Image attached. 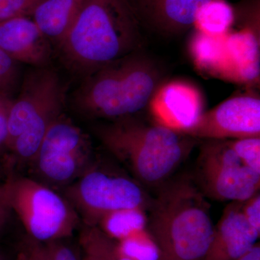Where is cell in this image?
<instances>
[{
  "mask_svg": "<svg viewBox=\"0 0 260 260\" xmlns=\"http://www.w3.org/2000/svg\"><path fill=\"white\" fill-rule=\"evenodd\" d=\"M140 28L129 0H84L56 51L67 69L83 78L140 50Z\"/></svg>",
  "mask_w": 260,
  "mask_h": 260,
  "instance_id": "1",
  "label": "cell"
},
{
  "mask_svg": "<svg viewBox=\"0 0 260 260\" xmlns=\"http://www.w3.org/2000/svg\"><path fill=\"white\" fill-rule=\"evenodd\" d=\"M157 189L145 229L158 248V260H202L215 229L206 197L186 174L171 177Z\"/></svg>",
  "mask_w": 260,
  "mask_h": 260,
  "instance_id": "2",
  "label": "cell"
},
{
  "mask_svg": "<svg viewBox=\"0 0 260 260\" xmlns=\"http://www.w3.org/2000/svg\"><path fill=\"white\" fill-rule=\"evenodd\" d=\"M94 133L104 148L143 186L158 188L189 156L198 140L135 116L99 124Z\"/></svg>",
  "mask_w": 260,
  "mask_h": 260,
  "instance_id": "3",
  "label": "cell"
},
{
  "mask_svg": "<svg viewBox=\"0 0 260 260\" xmlns=\"http://www.w3.org/2000/svg\"><path fill=\"white\" fill-rule=\"evenodd\" d=\"M162 77L158 65L140 49L84 77L72 104L90 119L112 121L135 116L148 107Z\"/></svg>",
  "mask_w": 260,
  "mask_h": 260,
  "instance_id": "4",
  "label": "cell"
},
{
  "mask_svg": "<svg viewBox=\"0 0 260 260\" xmlns=\"http://www.w3.org/2000/svg\"><path fill=\"white\" fill-rule=\"evenodd\" d=\"M5 205L23 223L28 237L41 242L71 237L80 216L68 199L30 178L10 176L0 186Z\"/></svg>",
  "mask_w": 260,
  "mask_h": 260,
  "instance_id": "5",
  "label": "cell"
},
{
  "mask_svg": "<svg viewBox=\"0 0 260 260\" xmlns=\"http://www.w3.org/2000/svg\"><path fill=\"white\" fill-rule=\"evenodd\" d=\"M152 198L134 178L95 167H89L67 190V199L89 226H97L107 215L120 210L147 212Z\"/></svg>",
  "mask_w": 260,
  "mask_h": 260,
  "instance_id": "6",
  "label": "cell"
},
{
  "mask_svg": "<svg viewBox=\"0 0 260 260\" xmlns=\"http://www.w3.org/2000/svg\"><path fill=\"white\" fill-rule=\"evenodd\" d=\"M192 177L214 200L242 202L259 192L260 174L246 167L228 140H205Z\"/></svg>",
  "mask_w": 260,
  "mask_h": 260,
  "instance_id": "7",
  "label": "cell"
},
{
  "mask_svg": "<svg viewBox=\"0 0 260 260\" xmlns=\"http://www.w3.org/2000/svg\"><path fill=\"white\" fill-rule=\"evenodd\" d=\"M90 158L88 137L61 114L49 127L31 162L43 179L62 185L80 177L90 167Z\"/></svg>",
  "mask_w": 260,
  "mask_h": 260,
  "instance_id": "8",
  "label": "cell"
},
{
  "mask_svg": "<svg viewBox=\"0 0 260 260\" xmlns=\"http://www.w3.org/2000/svg\"><path fill=\"white\" fill-rule=\"evenodd\" d=\"M182 134L196 140H231L260 137V99L244 94L203 112Z\"/></svg>",
  "mask_w": 260,
  "mask_h": 260,
  "instance_id": "9",
  "label": "cell"
},
{
  "mask_svg": "<svg viewBox=\"0 0 260 260\" xmlns=\"http://www.w3.org/2000/svg\"><path fill=\"white\" fill-rule=\"evenodd\" d=\"M64 99L65 86L57 72L49 66L29 70L24 77L20 94L10 109L6 148L10 150L38 116L52 108H63Z\"/></svg>",
  "mask_w": 260,
  "mask_h": 260,
  "instance_id": "10",
  "label": "cell"
},
{
  "mask_svg": "<svg viewBox=\"0 0 260 260\" xmlns=\"http://www.w3.org/2000/svg\"><path fill=\"white\" fill-rule=\"evenodd\" d=\"M148 107L154 123L181 133L194 125L205 112L199 89L182 80L161 84Z\"/></svg>",
  "mask_w": 260,
  "mask_h": 260,
  "instance_id": "11",
  "label": "cell"
},
{
  "mask_svg": "<svg viewBox=\"0 0 260 260\" xmlns=\"http://www.w3.org/2000/svg\"><path fill=\"white\" fill-rule=\"evenodd\" d=\"M52 44L32 19L16 17L0 22V49L16 62L49 66Z\"/></svg>",
  "mask_w": 260,
  "mask_h": 260,
  "instance_id": "12",
  "label": "cell"
},
{
  "mask_svg": "<svg viewBox=\"0 0 260 260\" xmlns=\"http://www.w3.org/2000/svg\"><path fill=\"white\" fill-rule=\"evenodd\" d=\"M260 232L246 221L242 202H231L215 225L213 239L202 260H237L251 249Z\"/></svg>",
  "mask_w": 260,
  "mask_h": 260,
  "instance_id": "13",
  "label": "cell"
},
{
  "mask_svg": "<svg viewBox=\"0 0 260 260\" xmlns=\"http://www.w3.org/2000/svg\"><path fill=\"white\" fill-rule=\"evenodd\" d=\"M211 0H129L140 24L165 36L184 34L194 27L203 5Z\"/></svg>",
  "mask_w": 260,
  "mask_h": 260,
  "instance_id": "14",
  "label": "cell"
},
{
  "mask_svg": "<svg viewBox=\"0 0 260 260\" xmlns=\"http://www.w3.org/2000/svg\"><path fill=\"white\" fill-rule=\"evenodd\" d=\"M259 32L251 28L229 32L225 36V55L221 79L246 85L259 83Z\"/></svg>",
  "mask_w": 260,
  "mask_h": 260,
  "instance_id": "15",
  "label": "cell"
},
{
  "mask_svg": "<svg viewBox=\"0 0 260 260\" xmlns=\"http://www.w3.org/2000/svg\"><path fill=\"white\" fill-rule=\"evenodd\" d=\"M84 0H44L31 17L53 46L57 47L73 25Z\"/></svg>",
  "mask_w": 260,
  "mask_h": 260,
  "instance_id": "16",
  "label": "cell"
},
{
  "mask_svg": "<svg viewBox=\"0 0 260 260\" xmlns=\"http://www.w3.org/2000/svg\"><path fill=\"white\" fill-rule=\"evenodd\" d=\"M225 36L213 37L198 30L193 34L189 43V53L200 72L220 78L225 55Z\"/></svg>",
  "mask_w": 260,
  "mask_h": 260,
  "instance_id": "17",
  "label": "cell"
},
{
  "mask_svg": "<svg viewBox=\"0 0 260 260\" xmlns=\"http://www.w3.org/2000/svg\"><path fill=\"white\" fill-rule=\"evenodd\" d=\"M234 12L224 0H211L198 11L194 24L198 31L223 37L230 32L234 23Z\"/></svg>",
  "mask_w": 260,
  "mask_h": 260,
  "instance_id": "18",
  "label": "cell"
},
{
  "mask_svg": "<svg viewBox=\"0 0 260 260\" xmlns=\"http://www.w3.org/2000/svg\"><path fill=\"white\" fill-rule=\"evenodd\" d=\"M147 212L140 209L120 210L107 215L97 227L113 239L121 240L146 229Z\"/></svg>",
  "mask_w": 260,
  "mask_h": 260,
  "instance_id": "19",
  "label": "cell"
},
{
  "mask_svg": "<svg viewBox=\"0 0 260 260\" xmlns=\"http://www.w3.org/2000/svg\"><path fill=\"white\" fill-rule=\"evenodd\" d=\"M81 249H86L100 260H136L124 255L117 242L97 226L85 225L80 236Z\"/></svg>",
  "mask_w": 260,
  "mask_h": 260,
  "instance_id": "20",
  "label": "cell"
},
{
  "mask_svg": "<svg viewBox=\"0 0 260 260\" xmlns=\"http://www.w3.org/2000/svg\"><path fill=\"white\" fill-rule=\"evenodd\" d=\"M20 254L26 260H82L78 251L63 240L41 242L28 237Z\"/></svg>",
  "mask_w": 260,
  "mask_h": 260,
  "instance_id": "21",
  "label": "cell"
},
{
  "mask_svg": "<svg viewBox=\"0 0 260 260\" xmlns=\"http://www.w3.org/2000/svg\"><path fill=\"white\" fill-rule=\"evenodd\" d=\"M124 255L136 260H158V248L146 229L135 233L117 242Z\"/></svg>",
  "mask_w": 260,
  "mask_h": 260,
  "instance_id": "22",
  "label": "cell"
},
{
  "mask_svg": "<svg viewBox=\"0 0 260 260\" xmlns=\"http://www.w3.org/2000/svg\"><path fill=\"white\" fill-rule=\"evenodd\" d=\"M228 141L246 167L260 174V137Z\"/></svg>",
  "mask_w": 260,
  "mask_h": 260,
  "instance_id": "23",
  "label": "cell"
},
{
  "mask_svg": "<svg viewBox=\"0 0 260 260\" xmlns=\"http://www.w3.org/2000/svg\"><path fill=\"white\" fill-rule=\"evenodd\" d=\"M44 0H0V22L16 17L31 16Z\"/></svg>",
  "mask_w": 260,
  "mask_h": 260,
  "instance_id": "24",
  "label": "cell"
},
{
  "mask_svg": "<svg viewBox=\"0 0 260 260\" xmlns=\"http://www.w3.org/2000/svg\"><path fill=\"white\" fill-rule=\"evenodd\" d=\"M16 63L0 49V93L8 94L16 85L18 77Z\"/></svg>",
  "mask_w": 260,
  "mask_h": 260,
  "instance_id": "25",
  "label": "cell"
},
{
  "mask_svg": "<svg viewBox=\"0 0 260 260\" xmlns=\"http://www.w3.org/2000/svg\"><path fill=\"white\" fill-rule=\"evenodd\" d=\"M242 211L246 221L251 227L260 232V194L253 195L242 201Z\"/></svg>",
  "mask_w": 260,
  "mask_h": 260,
  "instance_id": "26",
  "label": "cell"
},
{
  "mask_svg": "<svg viewBox=\"0 0 260 260\" xmlns=\"http://www.w3.org/2000/svg\"><path fill=\"white\" fill-rule=\"evenodd\" d=\"M13 102L8 94L0 93V148H6L8 118Z\"/></svg>",
  "mask_w": 260,
  "mask_h": 260,
  "instance_id": "27",
  "label": "cell"
},
{
  "mask_svg": "<svg viewBox=\"0 0 260 260\" xmlns=\"http://www.w3.org/2000/svg\"><path fill=\"white\" fill-rule=\"evenodd\" d=\"M237 260H260V245L257 242Z\"/></svg>",
  "mask_w": 260,
  "mask_h": 260,
  "instance_id": "28",
  "label": "cell"
},
{
  "mask_svg": "<svg viewBox=\"0 0 260 260\" xmlns=\"http://www.w3.org/2000/svg\"><path fill=\"white\" fill-rule=\"evenodd\" d=\"M10 213L9 208L5 205L3 200H2L1 196H0V230L6 223Z\"/></svg>",
  "mask_w": 260,
  "mask_h": 260,
  "instance_id": "29",
  "label": "cell"
},
{
  "mask_svg": "<svg viewBox=\"0 0 260 260\" xmlns=\"http://www.w3.org/2000/svg\"><path fill=\"white\" fill-rule=\"evenodd\" d=\"M82 251H83L82 260H100L96 256L94 255L93 254L86 250V249H82Z\"/></svg>",
  "mask_w": 260,
  "mask_h": 260,
  "instance_id": "30",
  "label": "cell"
},
{
  "mask_svg": "<svg viewBox=\"0 0 260 260\" xmlns=\"http://www.w3.org/2000/svg\"><path fill=\"white\" fill-rule=\"evenodd\" d=\"M19 260H26L25 259V257L23 255H22L21 254H20V255H19Z\"/></svg>",
  "mask_w": 260,
  "mask_h": 260,
  "instance_id": "31",
  "label": "cell"
},
{
  "mask_svg": "<svg viewBox=\"0 0 260 260\" xmlns=\"http://www.w3.org/2000/svg\"><path fill=\"white\" fill-rule=\"evenodd\" d=\"M3 174V168H2L1 164H0V177H2Z\"/></svg>",
  "mask_w": 260,
  "mask_h": 260,
  "instance_id": "32",
  "label": "cell"
},
{
  "mask_svg": "<svg viewBox=\"0 0 260 260\" xmlns=\"http://www.w3.org/2000/svg\"><path fill=\"white\" fill-rule=\"evenodd\" d=\"M0 260H5L4 258L1 255H0Z\"/></svg>",
  "mask_w": 260,
  "mask_h": 260,
  "instance_id": "33",
  "label": "cell"
}]
</instances>
